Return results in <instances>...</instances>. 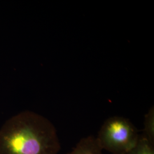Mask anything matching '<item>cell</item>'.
<instances>
[{"label": "cell", "mask_w": 154, "mask_h": 154, "mask_svg": "<svg viewBox=\"0 0 154 154\" xmlns=\"http://www.w3.org/2000/svg\"><path fill=\"white\" fill-rule=\"evenodd\" d=\"M144 129L142 134L151 143L154 144V107L149 110L144 116Z\"/></svg>", "instance_id": "cell-4"}, {"label": "cell", "mask_w": 154, "mask_h": 154, "mask_svg": "<svg viewBox=\"0 0 154 154\" xmlns=\"http://www.w3.org/2000/svg\"><path fill=\"white\" fill-rule=\"evenodd\" d=\"M139 136L137 128L128 119L115 116L103 123L96 139L102 150L126 154L137 145Z\"/></svg>", "instance_id": "cell-2"}, {"label": "cell", "mask_w": 154, "mask_h": 154, "mask_svg": "<svg viewBox=\"0 0 154 154\" xmlns=\"http://www.w3.org/2000/svg\"><path fill=\"white\" fill-rule=\"evenodd\" d=\"M60 149L53 124L32 111L11 117L0 129V154H57Z\"/></svg>", "instance_id": "cell-1"}, {"label": "cell", "mask_w": 154, "mask_h": 154, "mask_svg": "<svg viewBox=\"0 0 154 154\" xmlns=\"http://www.w3.org/2000/svg\"><path fill=\"white\" fill-rule=\"evenodd\" d=\"M126 154H154V144L140 134L137 145Z\"/></svg>", "instance_id": "cell-5"}, {"label": "cell", "mask_w": 154, "mask_h": 154, "mask_svg": "<svg viewBox=\"0 0 154 154\" xmlns=\"http://www.w3.org/2000/svg\"><path fill=\"white\" fill-rule=\"evenodd\" d=\"M66 154H103L96 138L90 135L81 139L72 151Z\"/></svg>", "instance_id": "cell-3"}]
</instances>
